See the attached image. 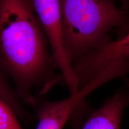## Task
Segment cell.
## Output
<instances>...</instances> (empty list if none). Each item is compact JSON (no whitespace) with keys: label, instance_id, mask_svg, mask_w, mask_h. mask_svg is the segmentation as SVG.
<instances>
[{"label":"cell","instance_id":"obj_1","mask_svg":"<svg viewBox=\"0 0 129 129\" xmlns=\"http://www.w3.org/2000/svg\"><path fill=\"white\" fill-rule=\"evenodd\" d=\"M49 47L30 0H0V68L29 105L36 100L34 90L57 81Z\"/></svg>","mask_w":129,"mask_h":129},{"label":"cell","instance_id":"obj_2","mask_svg":"<svg viewBox=\"0 0 129 129\" xmlns=\"http://www.w3.org/2000/svg\"><path fill=\"white\" fill-rule=\"evenodd\" d=\"M64 47L72 65L104 47L109 35L129 29V10L112 0H59Z\"/></svg>","mask_w":129,"mask_h":129},{"label":"cell","instance_id":"obj_3","mask_svg":"<svg viewBox=\"0 0 129 129\" xmlns=\"http://www.w3.org/2000/svg\"><path fill=\"white\" fill-rule=\"evenodd\" d=\"M49 43L56 67L70 94L78 91V81L66 51L59 0H30Z\"/></svg>","mask_w":129,"mask_h":129},{"label":"cell","instance_id":"obj_4","mask_svg":"<svg viewBox=\"0 0 129 129\" xmlns=\"http://www.w3.org/2000/svg\"><path fill=\"white\" fill-rule=\"evenodd\" d=\"M129 29L93 54L73 64L80 88L92 83L109 68L129 64Z\"/></svg>","mask_w":129,"mask_h":129},{"label":"cell","instance_id":"obj_5","mask_svg":"<svg viewBox=\"0 0 129 129\" xmlns=\"http://www.w3.org/2000/svg\"><path fill=\"white\" fill-rule=\"evenodd\" d=\"M106 83L105 78L99 77L65 99L40 102L36 99L32 105L38 121L35 129H63L87 96Z\"/></svg>","mask_w":129,"mask_h":129},{"label":"cell","instance_id":"obj_6","mask_svg":"<svg viewBox=\"0 0 129 129\" xmlns=\"http://www.w3.org/2000/svg\"><path fill=\"white\" fill-rule=\"evenodd\" d=\"M128 105L126 88L118 90L98 108L80 118L74 129H121L122 116Z\"/></svg>","mask_w":129,"mask_h":129},{"label":"cell","instance_id":"obj_7","mask_svg":"<svg viewBox=\"0 0 129 129\" xmlns=\"http://www.w3.org/2000/svg\"><path fill=\"white\" fill-rule=\"evenodd\" d=\"M0 129H23L12 109L0 98Z\"/></svg>","mask_w":129,"mask_h":129},{"label":"cell","instance_id":"obj_8","mask_svg":"<svg viewBox=\"0 0 129 129\" xmlns=\"http://www.w3.org/2000/svg\"><path fill=\"white\" fill-rule=\"evenodd\" d=\"M112 1H118L121 3V7L123 9L129 10V0H112Z\"/></svg>","mask_w":129,"mask_h":129},{"label":"cell","instance_id":"obj_9","mask_svg":"<svg viewBox=\"0 0 129 129\" xmlns=\"http://www.w3.org/2000/svg\"><path fill=\"white\" fill-rule=\"evenodd\" d=\"M125 85H126V89L127 90V91H128V94H129V79L127 78L126 80H125Z\"/></svg>","mask_w":129,"mask_h":129},{"label":"cell","instance_id":"obj_10","mask_svg":"<svg viewBox=\"0 0 129 129\" xmlns=\"http://www.w3.org/2000/svg\"><path fill=\"white\" fill-rule=\"evenodd\" d=\"M128 62H129V60H128Z\"/></svg>","mask_w":129,"mask_h":129}]
</instances>
